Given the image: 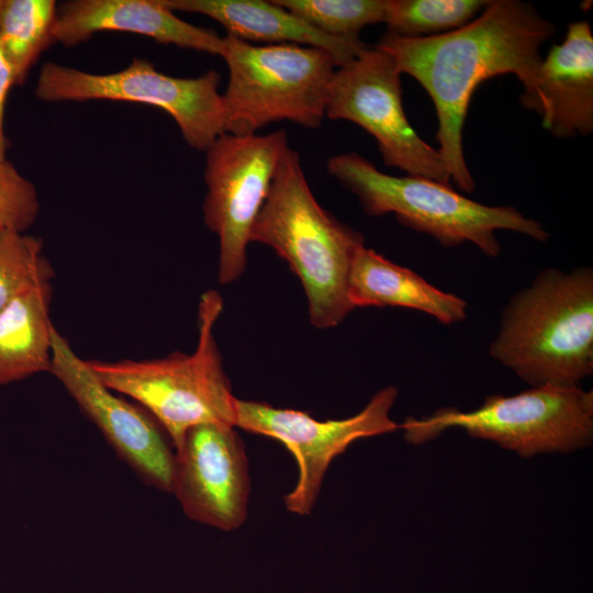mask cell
<instances>
[{
  "label": "cell",
  "mask_w": 593,
  "mask_h": 593,
  "mask_svg": "<svg viewBox=\"0 0 593 593\" xmlns=\"http://www.w3.org/2000/svg\"><path fill=\"white\" fill-rule=\"evenodd\" d=\"M555 33V25L532 3L489 0L477 18L457 30L426 37L387 31L378 41L376 47L388 53L399 71L417 80L433 100L437 149L460 191L475 189L462 148L473 92L486 79L513 74L524 87L522 104L538 113L540 47Z\"/></svg>",
  "instance_id": "obj_1"
},
{
  "label": "cell",
  "mask_w": 593,
  "mask_h": 593,
  "mask_svg": "<svg viewBox=\"0 0 593 593\" xmlns=\"http://www.w3.org/2000/svg\"><path fill=\"white\" fill-rule=\"evenodd\" d=\"M492 358L532 387H580L593 373V270L547 268L503 309Z\"/></svg>",
  "instance_id": "obj_2"
},
{
  "label": "cell",
  "mask_w": 593,
  "mask_h": 593,
  "mask_svg": "<svg viewBox=\"0 0 593 593\" xmlns=\"http://www.w3.org/2000/svg\"><path fill=\"white\" fill-rule=\"evenodd\" d=\"M250 242L272 248L300 279L311 323L331 328L354 310L348 298L353 259L362 235L323 209L311 192L300 155L288 147Z\"/></svg>",
  "instance_id": "obj_3"
},
{
  "label": "cell",
  "mask_w": 593,
  "mask_h": 593,
  "mask_svg": "<svg viewBox=\"0 0 593 593\" xmlns=\"http://www.w3.org/2000/svg\"><path fill=\"white\" fill-rule=\"evenodd\" d=\"M219 292L201 295L198 344L192 354L165 358L118 361L88 360L109 389L144 407L178 448L193 426L216 423L235 426V401L213 335L222 312Z\"/></svg>",
  "instance_id": "obj_4"
},
{
  "label": "cell",
  "mask_w": 593,
  "mask_h": 593,
  "mask_svg": "<svg viewBox=\"0 0 593 593\" xmlns=\"http://www.w3.org/2000/svg\"><path fill=\"white\" fill-rule=\"evenodd\" d=\"M327 171L357 195L368 215L393 213L403 225L433 236L445 247L469 242L488 257L497 258L502 251L497 231L516 232L541 243L549 237L539 222L513 206L485 205L450 184L427 178L383 174L357 153L331 157Z\"/></svg>",
  "instance_id": "obj_5"
},
{
  "label": "cell",
  "mask_w": 593,
  "mask_h": 593,
  "mask_svg": "<svg viewBox=\"0 0 593 593\" xmlns=\"http://www.w3.org/2000/svg\"><path fill=\"white\" fill-rule=\"evenodd\" d=\"M224 38L222 58L230 72L222 94L225 133L250 135L278 121L321 126L337 68L328 52L298 44L255 45L230 35Z\"/></svg>",
  "instance_id": "obj_6"
},
{
  "label": "cell",
  "mask_w": 593,
  "mask_h": 593,
  "mask_svg": "<svg viewBox=\"0 0 593 593\" xmlns=\"http://www.w3.org/2000/svg\"><path fill=\"white\" fill-rule=\"evenodd\" d=\"M399 427L414 446L457 427L523 458L571 452L592 444L593 392L581 387H533L510 396L489 395L468 412L444 407L419 419L407 417Z\"/></svg>",
  "instance_id": "obj_7"
},
{
  "label": "cell",
  "mask_w": 593,
  "mask_h": 593,
  "mask_svg": "<svg viewBox=\"0 0 593 593\" xmlns=\"http://www.w3.org/2000/svg\"><path fill=\"white\" fill-rule=\"evenodd\" d=\"M215 70L193 78L163 74L145 58H134L124 69L92 74L56 63H45L35 86L44 102L110 100L136 102L166 111L187 144L206 149L225 133V110Z\"/></svg>",
  "instance_id": "obj_8"
},
{
  "label": "cell",
  "mask_w": 593,
  "mask_h": 593,
  "mask_svg": "<svg viewBox=\"0 0 593 593\" xmlns=\"http://www.w3.org/2000/svg\"><path fill=\"white\" fill-rule=\"evenodd\" d=\"M288 147L287 132L278 130L266 135L224 133L205 152L203 216L219 238L222 284L237 280L246 269L254 222Z\"/></svg>",
  "instance_id": "obj_9"
},
{
  "label": "cell",
  "mask_w": 593,
  "mask_h": 593,
  "mask_svg": "<svg viewBox=\"0 0 593 593\" xmlns=\"http://www.w3.org/2000/svg\"><path fill=\"white\" fill-rule=\"evenodd\" d=\"M325 115L350 121L373 136L385 166L450 184L440 153L416 133L405 115L401 72L393 58L378 47L367 46L336 68Z\"/></svg>",
  "instance_id": "obj_10"
},
{
  "label": "cell",
  "mask_w": 593,
  "mask_h": 593,
  "mask_svg": "<svg viewBox=\"0 0 593 593\" xmlns=\"http://www.w3.org/2000/svg\"><path fill=\"white\" fill-rule=\"evenodd\" d=\"M398 389L388 385L372 395L357 414L320 421L309 413L275 407L265 402L235 401V427L280 441L298 465L293 489L283 496L286 510L310 515L333 460L356 440L400 429L390 417Z\"/></svg>",
  "instance_id": "obj_11"
},
{
  "label": "cell",
  "mask_w": 593,
  "mask_h": 593,
  "mask_svg": "<svg viewBox=\"0 0 593 593\" xmlns=\"http://www.w3.org/2000/svg\"><path fill=\"white\" fill-rule=\"evenodd\" d=\"M49 373L144 483L171 492L175 449L165 430L139 404L105 387L56 328Z\"/></svg>",
  "instance_id": "obj_12"
},
{
  "label": "cell",
  "mask_w": 593,
  "mask_h": 593,
  "mask_svg": "<svg viewBox=\"0 0 593 593\" xmlns=\"http://www.w3.org/2000/svg\"><path fill=\"white\" fill-rule=\"evenodd\" d=\"M170 493L197 523L222 532L245 523L249 463L235 426L205 423L188 429L175 449Z\"/></svg>",
  "instance_id": "obj_13"
},
{
  "label": "cell",
  "mask_w": 593,
  "mask_h": 593,
  "mask_svg": "<svg viewBox=\"0 0 593 593\" xmlns=\"http://www.w3.org/2000/svg\"><path fill=\"white\" fill-rule=\"evenodd\" d=\"M105 31L139 34L221 57L225 52L224 37L181 20L159 0H71L57 5L53 43L72 47Z\"/></svg>",
  "instance_id": "obj_14"
},
{
  "label": "cell",
  "mask_w": 593,
  "mask_h": 593,
  "mask_svg": "<svg viewBox=\"0 0 593 593\" xmlns=\"http://www.w3.org/2000/svg\"><path fill=\"white\" fill-rule=\"evenodd\" d=\"M537 100L542 126L555 137L593 132V35L588 21L568 24L563 42L542 58Z\"/></svg>",
  "instance_id": "obj_15"
},
{
  "label": "cell",
  "mask_w": 593,
  "mask_h": 593,
  "mask_svg": "<svg viewBox=\"0 0 593 593\" xmlns=\"http://www.w3.org/2000/svg\"><path fill=\"white\" fill-rule=\"evenodd\" d=\"M167 9L206 15L225 27L227 35L245 42L298 44L328 52L337 68L354 59L366 45L359 40L329 36L309 25L273 1L159 0Z\"/></svg>",
  "instance_id": "obj_16"
},
{
  "label": "cell",
  "mask_w": 593,
  "mask_h": 593,
  "mask_svg": "<svg viewBox=\"0 0 593 593\" xmlns=\"http://www.w3.org/2000/svg\"><path fill=\"white\" fill-rule=\"evenodd\" d=\"M348 298L353 307L399 306L424 312L450 325L467 317V302L427 282L362 245L353 259Z\"/></svg>",
  "instance_id": "obj_17"
},
{
  "label": "cell",
  "mask_w": 593,
  "mask_h": 593,
  "mask_svg": "<svg viewBox=\"0 0 593 593\" xmlns=\"http://www.w3.org/2000/svg\"><path fill=\"white\" fill-rule=\"evenodd\" d=\"M52 294V281L40 283L0 312V385L49 372Z\"/></svg>",
  "instance_id": "obj_18"
},
{
  "label": "cell",
  "mask_w": 593,
  "mask_h": 593,
  "mask_svg": "<svg viewBox=\"0 0 593 593\" xmlns=\"http://www.w3.org/2000/svg\"><path fill=\"white\" fill-rule=\"evenodd\" d=\"M54 0H3L0 47L15 85H23L41 54L53 43Z\"/></svg>",
  "instance_id": "obj_19"
},
{
  "label": "cell",
  "mask_w": 593,
  "mask_h": 593,
  "mask_svg": "<svg viewBox=\"0 0 593 593\" xmlns=\"http://www.w3.org/2000/svg\"><path fill=\"white\" fill-rule=\"evenodd\" d=\"M489 0H385L383 23L403 37H426L457 30L477 18Z\"/></svg>",
  "instance_id": "obj_20"
},
{
  "label": "cell",
  "mask_w": 593,
  "mask_h": 593,
  "mask_svg": "<svg viewBox=\"0 0 593 593\" xmlns=\"http://www.w3.org/2000/svg\"><path fill=\"white\" fill-rule=\"evenodd\" d=\"M329 36L359 40L360 31L383 22L385 0H272Z\"/></svg>",
  "instance_id": "obj_21"
},
{
  "label": "cell",
  "mask_w": 593,
  "mask_h": 593,
  "mask_svg": "<svg viewBox=\"0 0 593 593\" xmlns=\"http://www.w3.org/2000/svg\"><path fill=\"white\" fill-rule=\"evenodd\" d=\"M53 276L41 239L25 232L0 233V312L30 289L52 281Z\"/></svg>",
  "instance_id": "obj_22"
},
{
  "label": "cell",
  "mask_w": 593,
  "mask_h": 593,
  "mask_svg": "<svg viewBox=\"0 0 593 593\" xmlns=\"http://www.w3.org/2000/svg\"><path fill=\"white\" fill-rule=\"evenodd\" d=\"M40 211L35 186L8 159L0 161V233L26 232Z\"/></svg>",
  "instance_id": "obj_23"
},
{
  "label": "cell",
  "mask_w": 593,
  "mask_h": 593,
  "mask_svg": "<svg viewBox=\"0 0 593 593\" xmlns=\"http://www.w3.org/2000/svg\"><path fill=\"white\" fill-rule=\"evenodd\" d=\"M15 86L11 68L0 47V161L7 160L8 142L4 134V112L10 89Z\"/></svg>",
  "instance_id": "obj_24"
},
{
  "label": "cell",
  "mask_w": 593,
  "mask_h": 593,
  "mask_svg": "<svg viewBox=\"0 0 593 593\" xmlns=\"http://www.w3.org/2000/svg\"><path fill=\"white\" fill-rule=\"evenodd\" d=\"M2 2H3V0H0V10H1V7H2Z\"/></svg>",
  "instance_id": "obj_25"
}]
</instances>
